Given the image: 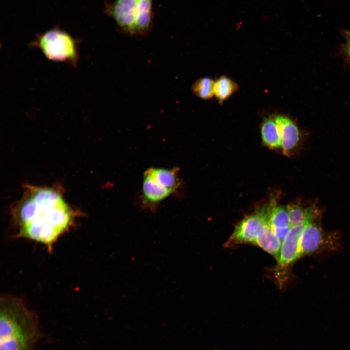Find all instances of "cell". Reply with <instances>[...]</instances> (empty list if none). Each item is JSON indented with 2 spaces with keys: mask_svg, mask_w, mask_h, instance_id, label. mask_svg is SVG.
Segmentation results:
<instances>
[{
  "mask_svg": "<svg viewBox=\"0 0 350 350\" xmlns=\"http://www.w3.org/2000/svg\"><path fill=\"white\" fill-rule=\"evenodd\" d=\"M344 52L347 58L350 60V38H348V41L344 47Z\"/></svg>",
  "mask_w": 350,
  "mask_h": 350,
  "instance_id": "obj_18",
  "label": "cell"
},
{
  "mask_svg": "<svg viewBox=\"0 0 350 350\" xmlns=\"http://www.w3.org/2000/svg\"><path fill=\"white\" fill-rule=\"evenodd\" d=\"M336 237L325 233L320 227L314 223L304 229L300 240L301 257L317 252L323 249L334 247Z\"/></svg>",
  "mask_w": 350,
  "mask_h": 350,
  "instance_id": "obj_7",
  "label": "cell"
},
{
  "mask_svg": "<svg viewBox=\"0 0 350 350\" xmlns=\"http://www.w3.org/2000/svg\"><path fill=\"white\" fill-rule=\"evenodd\" d=\"M261 135L262 141L266 146L271 148L281 146V140L278 128L275 120L266 118L261 126Z\"/></svg>",
  "mask_w": 350,
  "mask_h": 350,
  "instance_id": "obj_13",
  "label": "cell"
},
{
  "mask_svg": "<svg viewBox=\"0 0 350 350\" xmlns=\"http://www.w3.org/2000/svg\"><path fill=\"white\" fill-rule=\"evenodd\" d=\"M34 43L47 59L77 66L79 58L77 42L66 32L49 30L39 35Z\"/></svg>",
  "mask_w": 350,
  "mask_h": 350,
  "instance_id": "obj_3",
  "label": "cell"
},
{
  "mask_svg": "<svg viewBox=\"0 0 350 350\" xmlns=\"http://www.w3.org/2000/svg\"><path fill=\"white\" fill-rule=\"evenodd\" d=\"M254 245L271 254L276 261L278 259L281 242L272 230L269 221L259 231Z\"/></svg>",
  "mask_w": 350,
  "mask_h": 350,
  "instance_id": "obj_10",
  "label": "cell"
},
{
  "mask_svg": "<svg viewBox=\"0 0 350 350\" xmlns=\"http://www.w3.org/2000/svg\"><path fill=\"white\" fill-rule=\"evenodd\" d=\"M269 223L273 230L291 228L287 210L280 206L273 205L269 216Z\"/></svg>",
  "mask_w": 350,
  "mask_h": 350,
  "instance_id": "obj_16",
  "label": "cell"
},
{
  "mask_svg": "<svg viewBox=\"0 0 350 350\" xmlns=\"http://www.w3.org/2000/svg\"><path fill=\"white\" fill-rule=\"evenodd\" d=\"M314 222L306 221L290 228L281 242L279 257L275 268V277L280 286L286 279L289 267L301 257L300 240L305 228Z\"/></svg>",
  "mask_w": 350,
  "mask_h": 350,
  "instance_id": "obj_4",
  "label": "cell"
},
{
  "mask_svg": "<svg viewBox=\"0 0 350 350\" xmlns=\"http://www.w3.org/2000/svg\"><path fill=\"white\" fill-rule=\"evenodd\" d=\"M290 227L302 224L306 221L314 222L316 213L312 208L303 209L297 205L291 204L287 206Z\"/></svg>",
  "mask_w": 350,
  "mask_h": 350,
  "instance_id": "obj_14",
  "label": "cell"
},
{
  "mask_svg": "<svg viewBox=\"0 0 350 350\" xmlns=\"http://www.w3.org/2000/svg\"><path fill=\"white\" fill-rule=\"evenodd\" d=\"M23 195L12 210L16 238L46 245L52 252L59 237L69 230L80 215L54 187L26 185Z\"/></svg>",
  "mask_w": 350,
  "mask_h": 350,
  "instance_id": "obj_1",
  "label": "cell"
},
{
  "mask_svg": "<svg viewBox=\"0 0 350 350\" xmlns=\"http://www.w3.org/2000/svg\"><path fill=\"white\" fill-rule=\"evenodd\" d=\"M142 192L143 204L152 210L173 193L155 180L147 171L143 175Z\"/></svg>",
  "mask_w": 350,
  "mask_h": 350,
  "instance_id": "obj_8",
  "label": "cell"
},
{
  "mask_svg": "<svg viewBox=\"0 0 350 350\" xmlns=\"http://www.w3.org/2000/svg\"><path fill=\"white\" fill-rule=\"evenodd\" d=\"M153 0H138L135 22V34L145 35L152 30L153 24Z\"/></svg>",
  "mask_w": 350,
  "mask_h": 350,
  "instance_id": "obj_11",
  "label": "cell"
},
{
  "mask_svg": "<svg viewBox=\"0 0 350 350\" xmlns=\"http://www.w3.org/2000/svg\"><path fill=\"white\" fill-rule=\"evenodd\" d=\"M274 203L271 201L258 209L253 214L244 218L235 227L226 246L243 243L254 244L259 231L269 221V214Z\"/></svg>",
  "mask_w": 350,
  "mask_h": 350,
  "instance_id": "obj_5",
  "label": "cell"
},
{
  "mask_svg": "<svg viewBox=\"0 0 350 350\" xmlns=\"http://www.w3.org/2000/svg\"><path fill=\"white\" fill-rule=\"evenodd\" d=\"M215 82L209 77L201 78L192 86L193 93L197 97L207 100L213 97Z\"/></svg>",
  "mask_w": 350,
  "mask_h": 350,
  "instance_id": "obj_17",
  "label": "cell"
},
{
  "mask_svg": "<svg viewBox=\"0 0 350 350\" xmlns=\"http://www.w3.org/2000/svg\"><path fill=\"white\" fill-rule=\"evenodd\" d=\"M39 336L36 315L20 298L4 295L0 300V342L36 346Z\"/></svg>",
  "mask_w": 350,
  "mask_h": 350,
  "instance_id": "obj_2",
  "label": "cell"
},
{
  "mask_svg": "<svg viewBox=\"0 0 350 350\" xmlns=\"http://www.w3.org/2000/svg\"><path fill=\"white\" fill-rule=\"evenodd\" d=\"M348 36V38H350V32L348 33V34L347 35Z\"/></svg>",
  "mask_w": 350,
  "mask_h": 350,
  "instance_id": "obj_19",
  "label": "cell"
},
{
  "mask_svg": "<svg viewBox=\"0 0 350 350\" xmlns=\"http://www.w3.org/2000/svg\"><path fill=\"white\" fill-rule=\"evenodd\" d=\"M237 84L230 78L222 76L214 83V94L220 103L238 90Z\"/></svg>",
  "mask_w": 350,
  "mask_h": 350,
  "instance_id": "obj_15",
  "label": "cell"
},
{
  "mask_svg": "<svg viewBox=\"0 0 350 350\" xmlns=\"http://www.w3.org/2000/svg\"><path fill=\"white\" fill-rule=\"evenodd\" d=\"M138 0H115L106 6L105 12L124 32L135 34Z\"/></svg>",
  "mask_w": 350,
  "mask_h": 350,
  "instance_id": "obj_6",
  "label": "cell"
},
{
  "mask_svg": "<svg viewBox=\"0 0 350 350\" xmlns=\"http://www.w3.org/2000/svg\"><path fill=\"white\" fill-rule=\"evenodd\" d=\"M281 140V147L284 153H288L298 143L300 133L295 123L288 117L279 115L275 116Z\"/></svg>",
  "mask_w": 350,
  "mask_h": 350,
  "instance_id": "obj_9",
  "label": "cell"
},
{
  "mask_svg": "<svg viewBox=\"0 0 350 350\" xmlns=\"http://www.w3.org/2000/svg\"><path fill=\"white\" fill-rule=\"evenodd\" d=\"M146 171L155 180L173 193L180 186L181 180L178 176V168L166 169L152 167Z\"/></svg>",
  "mask_w": 350,
  "mask_h": 350,
  "instance_id": "obj_12",
  "label": "cell"
}]
</instances>
